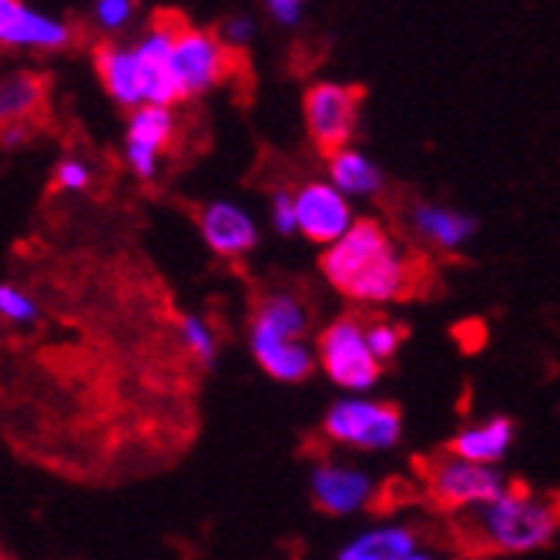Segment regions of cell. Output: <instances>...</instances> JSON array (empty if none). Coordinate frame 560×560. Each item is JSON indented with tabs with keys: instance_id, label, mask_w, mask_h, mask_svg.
I'll return each mask as SVG.
<instances>
[{
	"instance_id": "6da1fadb",
	"label": "cell",
	"mask_w": 560,
	"mask_h": 560,
	"mask_svg": "<svg viewBox=\"0 0 560 560\" xmlns=\"http://www.w3.org/2000/svg\"><path fill=\"white\" fill-rule=\"evenodd\" d=\"M453 530L474 553H527L547 547L560 530V497L511 487L500 500L456 514Z\"/></svg>"
},
{
	"instance_id": "7a4b0ae2",
	"label": "cell",
	"mask_w": 560,
	"mask_h": 560,
	"mask_svg": "<svg viewBox=\"0 0 560 560\" xmlns=\"http://www.w3.org/2000/svg\"><path fill=\"white\" fill-rule=\"evenodd\" d=\"M323 276L355 302H393L410 289V269L373 219H360L323 252Z\"/></svg>"
},
{
	"instance_id": "3957f363",
	"label": "cell",
	"mask_w": 560,
	"mask_h": 560,
	"mask_svg": "<svg viewBox=\"0 0 560 560\" xmlns=\"http://www.w3.org/2000/svg\"><path fill=\"white\" fill-rule=\"evenodd\" d=\"M427 483H430L433 500L440 506H446V511H456V514L474 511V506H483V503H493L511 490L497 467L470 464L456 453H443L427 464Z\"/></svg>"
},
{
	"instance_id": "277c9868",
	"label": "cell",
	"mask_w": 560,
	"mask_h": 560,
	"mask_svg": "<svg viewBox=\"0 0 560 560\" xmlns=\"http://www.w3.org/2000/svg\"><path fill=\"white\" fill-rule=\"evenodd\" d=\"M319 363L336 386L352 393L370 389L383 366L370 349L366 326L360 319H336L319 336Z\"/></svg>"
},
{
	"instance_id": "5b68a950",
	"label": "cell",
	"mask_w": 560,
	"mask_h": 560,
	"mask_svg": "<svg viewBox=\"0 0 560 560\" xmlns=\"http://www.w3.org/2000/svg\"><path fill=\"white\" fill-rule=\"evenodd\" d=\"M360 101L363 91L336 84V81H319L305 91V128H310L313 141L326 151V155H339L346 151L355 121H360Z\"/></svg>"
},
{
	"instance_id": "8992f818",
	"label": "cell",
	"mask_w": 560,
	"mask_h": 560,
	"mask_svg": "<svg viewBox=\"0 0 560 560\" xmlns=\"http://www.w3.org/2000/svg\"><path fill=\"white\" fill-rule=\"evenodd\" d=\"M232 68V47L209 34L182 24L175 47H172V74L182 88V97L209 91L212 84H219Z\"/></svg>"
},
{
	"instance_id": "52a82bcc",
	"label": "cell",
	"mask_w": 560,
	"mask_h": 560,
	"mask_svg": "<svg viewBox=\"0 0 560 560\" xmlns=\"http://www.w3.org/2000/svg\"><path fill=\"white\" fill-rule=\"evenodd\" d=\"M399 410L376 399H339L326 413V433L360 450H389L399 440Z\"/></svg>"
},
{
	"instance_id": "ba28073f",
	"label": "cell",
	"mask_w": 560,
	"mask_h": 560,
	"mask_svg": "<svg viewBox=\"0 0 560 560\" xmlns=\"http://www.w3.org/2000/svg\"><path fill=\"white\" fill-rule=\"evenodd\" d=\"M295 219H299V235L326 248L336 245L355 225L349 198L332 182H305L295 191Z\"/></svg>"
},
{
	"instance_id": "9c48e42d",
	"label": "cell",
	"mask_w": 560,
	"mask_h": 560,
	"mask_svg": "<svg viewBox=\"0 0 560 560\" xmlns=\"http://www.w3.org/2000/svg\"><path fill=\"white\" fill-rule=\"evenodd\" d=\"M175 138V118L168 108H138L128 121V141H125V159L128 168L138 178H151L159 168V155Z\"/></svg>"
},
{
	"instance_id": "30bf717a",
	"label": "cell",
	"mask_w": 560,
	"mask_h": 560,
	"mask_svg": "<svg viewBox=\"0 0 560 560\" xmlns=\"http://www.w3.org/2000/svg\"><path fill=\"white\" fill-rule=\"evenodd\" d=\"M198 225H201L206 245L215 256H225V259H238L259 245L256 222H252V215L242 206H235V201H209L198 215Z\"/></svg>"
},
{
	"instance_id": "8fae6325",
	"label": "cell",
	"mask_w": 560,
	"mask_h": 560,
	"mask_svg": "<svg viewBox=\"0 0 560 560\" xmlns=\"http://www.w3.org/2000/svg\"><path fill=\"white\" fill-rule=\"evenodd\" d=\"M0 40L8 47H40V50H58L71 40V31L65 21L40 14L21 0H4L0 4Z\"/></svg>"
},
{
	"instance_id": "7c38bea8",
	"label": "cell",
	"mask_w": 560,
	"mask_h": 560,
	"mask_svg": "<svg viewBox=\"0 0 560 560\" xmlns=\"http://www.w3.org/2000/svg\"><path fill=\"white\" fill-rule=\"evenodd\" d=\"M97 74H101V84L108 88V94L118 101V105L138 112V108H148V74H144V65L138 58L135 47H97Z\"/></svg>"
},
{
	"instance_id": "4fadbf2b",
	"label": "cell",
	"mask_w": 560,
	"mask_h": 560,
	"mask_svg": "<svg viewBox=\"0 0 560 560\" xmlns=\"http://www.w3.org/2000/svg\"><path fill=\"white\" fill-rule=\"evenodd\" d=\"M373 493L370 474L342 467V464H319L313 470V497L316 506L326 514H355L363 511Z\"/></svg>"
},
{
	"instance_id": "5bb4252c",
	"label": "cell",
	"mask_w": 560,
	"mask_h": 560,
	"mask_svg": "<svg viewBox=\"0 0 560 560\" xmlns=\"http://www.w3.org/2000/svg\"><path fill=\"white\" fill-rule=\"evenodd\" d=\"M252 352H256L259 366L279 383H299L316 366L310 346L302 339H279V336L252 329Z\"/></svg>"
},
{
	"instance_id": "9a60e30c",
	"label": "cell",
	"mask_w": 560,
	"mask_h": 560,
	"mask_svg": "<svg viewBox=\"0 0 560 560\" xmlns=\"http://www.w3.org/2000/svg\"><path fill=\"white\" fill-rule=\"evenodd\" d=\"M511 443H514V423L506 417H493L487 423H477V427H467V430L456 433L450 443V453L464 456V460H470V464L493 467L506 456Z\"/></svg>"
},
{
	"instance_id": "2e32d148",
	"label": "cell",
	"mask_w": 560,
	"mask_h": 560,
	"mask_svg": "<svg viewBox=\"0 0 560 560\" xmlns=\"http://www.w3.org/2000/svg\"><path fill=\"white\" fill-rule=\"evenodd\" d=\"M417 553V534L402 524H386L349 540L336 560H406Z\"/></svg>"
},
{
	"instance_id": "e0dca14e",
	"label": "cell",
	"mask_w": 560,
	"mask_h": 560,
	"mask_svg": "<svg viewBox=\"0 0 560 560\" xmlns=\"http://www.w3.org/2000/svg\"><path fill=\"white\" fill-rule=\"evenodd\" d=\"M413 229L420 238H427L436 248H460L474 238L477 222L456 209H443V206H417L413 209Z\"/></svg>"
},
{
	"instance_id": "ac0fdd59",
	"label": "cell",
	"mask_w": 560,
	"mask_h": 560,
	"mask_svg": "<svg viewBox=\"0 0 560 560\" xmlns=\"http://www.w3.org/2000/svg\"><path fill=\"white\" fill-rule=\"evenodd\" d=\"M305 326H310V313H305V305L292 292L266 295L256 310V319H252V329L256 332H269L279 339H302Z\"/></svg>"
},
{
	"instance_id": "d6986e66",
	"label": "cell",
	"mask_w": 560,
	"mask_h": 560,
	"mask_svg": "<svg viewBox=\"0 0 560 560\" xmlns=\"http://www.w3.org/2000/svg\"><path fill=\"white\" fill-rule=\"evenodd\" d=\"M329 182L346 195V198H366L383 188V172L360 151H339L329 159Z\"/></svg>"
},
{
	"instance_id": "ffe728a7",
	"label": "cell",
	"mask_w": 560,
	"mask_h": 560,
	"mask_svg": "<svg viewBox=\"0 0 560 560\" xmlns=\"http://www.w3.org/2000/svg\"><path fill=\"white\" fill-rule=\"evenodd\" d=\"M44 97V84L31 74H11L0 88V112H4V121L8 125H24L27 115L40 105Z\"/></svg>"
},
{
	"instance_id": "44dd1931",
	"label": "cell",
	"mask_w": 560,
	"mask_h": 560,
	"mask_svg": "<svg viewBox=\"0 0 560 560\" xmlns=\"http://www.w3.org/2000/svg\"><path fill=\"white\" fill-rule=\"evenodd\" d=\"M178 332H182L185 349L195 355L201 366L212 370L219 363V342H215V332L209 329L206 319H201V316H185L182 326H178Z\"/></svg>"
},
{
	"instance_id": "7402d4cb",
	"label": "cell",
	"mask_w": 560,
	"mask_h": 560,
	"mask_svg": "<svg viewBox=\"0 0 560 560\" xmlns=\"http://www.w3.org/2000/svg\"><path fill=\"white\" fill-rule=\"evenodd\" d=\"M0 316H4L8 323H18V326H31V323H37V302L27 295V292H21L18 285H0Z\"/></svg>"
},
{
	"instance_id": "603a6c76",
	"label": "cell",
	"mask_w": 560,
	"mask_h": 560,
	"mask_svg": "<svg viewBox=\"0 0 560 560\" xmlns=\"http://www.w3.org/2000/svg\"><path fill=\"white\" fill-rule=\"evenodd\" d=\"M131 18H135V4H131V0H97V4H94V21L101 27H108V31L125 27Z\"/></svg>"
},
{
	"instance_id": "cb8c5ba5",
	"label": "cell",
	"mask_w": 560,
	"mask_h": 560,
	"mask_svg": "<svg viewBox=\"0 0 560 560\" xmlns=\"http://www.w3.org/2000/svg\"><path fill=\"white\" fill-rule=\"evenodd\" d=\"M366 339H370V349H373V355H376L380 363L389 360V355L399 349V329L389 326V323H383V319H376V323L366 326Z\"/></svg>"
},
{
	"instance_id": "d4e9b609",
	"label": "cell",
	"mask_w": 560,
	"mask_h": 560,
	"mask_svg": "<svg viewBox=\"0 0 560 560\" xmlns=\"http://www.w3.org/2000/svg\"><path fill=\"white\" fill-rule=\"evenodd\" d=\"M272 225L279 235H292L299 232V219H295V195L292 191H276L272 198Z\"/></svg>"
},
{
	"instance_id": "484cf974",
	"label": "cell",
	"mask_w": 560,
	"mask_h": 560,
	"mask_svg": "<svg viewBox=\"0 0 560 560\" xmlns=\"http://www.w3.org/2000/svg\"><path fill=\"white\" fill-rule=\"evenodd\" d=\"M55 182H58L61 188H68V191H81V188L91 185V168H88L84 162H78V159H65V162L55 168Z\"/></svg>"
},
{
	"instance_id": "4316f807",
	"label": "cell",
	"mask_w": 560,
	"mask_h": 560,
	"mask_svg": "<svg viewBox=\"0 0 560 560\" xmlns=\"http://www.w3.org/2000/svg\"><path fill=\"white\" fill-rule=\"evenodd\" d=\"M252 37H256V24H252L248 18H232V21L225 24V31H222V40H225L229 47H245Z\"/></svg>"
},
{
	"instance_id": "83f0119b",
	"label": "cell",
	"mask_w": 560,
	"mask_h": 560,
	"mask_svg": "<svg viewBox=\"0 0 560 560\" xmlns=\"http://www.w3.org/2000/svg\"><path fill=\"white\" fill-rule=\"evenodd\" d=\"M266 11L272 14V21H279L285 27H295L302 21V4H299V0H269Z\"/></svg>"
},
{
	"instance_id": "f1b7e54d",
	"label": "cell",
	"mask_w": 560,
	"mask_h": 560,
	"mask_svg": "<svg viewBox=\"0 0 560 560\" xmlns=\"http://www.w3.org/2000/svg\"><path fill=\"white\" fill-rule=\"evenodd\" d=\"M406 560H436V557H433V553H427V550H417V553H410Z\"/></svg>"
}]
</instances>
